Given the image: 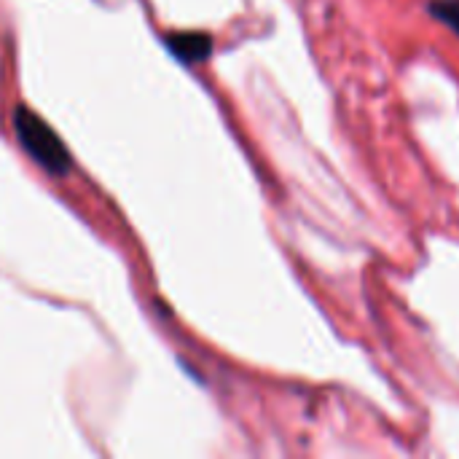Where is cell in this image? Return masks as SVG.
Wrapping results in <instances>:
<instances>
[{
    "instance_id": "cell-3",
    "label": "cell",
    "mask_w": 459,
    "mask_h": 459,
    "mask_svg": "<svg viewBox=\"0 0 459 459\" xmlns=\"http://www.w3.org/2000/svg\"><path fill=\"white\" fill-rule=\"evenodd\" d=\"M428 13L438 22H444L446 27H452L459 35V0H430L428 3Z\"/></svg>"
},
{
    "instance_id": "cell-1",
    "label": "cell",
    "mask_w": 459,
    "mask_h": 459,
    "mask_svg": "<svg viewBox=\"0 0 459 459\" xmlns=\"http://www.w3.org/2000/svg\"><path fill=\"white\" fill-rule=\"evenodd\" d=\"M13 132L19 137V145L51 175H65L70 169V153L54 134V129L40 121L30 108L13 110Z\"/></svg>"
},
{
    "instance_id": "cell-2",
    "label": "cell",
    "mask_w": 459,
    "mask_h": 459,
    "mask_svg": "<svg viewBox=\"0 0 459 459\" xmlns=\"http://www.w3.org/2000/svg\"><path fill=\"white\" fill-rule=\"evenodd\" d=\"M210 38L207 35H175L169 38V48L186 59V62H196V59H204L210 54Z\"/></svg>"
}]
</instances>
